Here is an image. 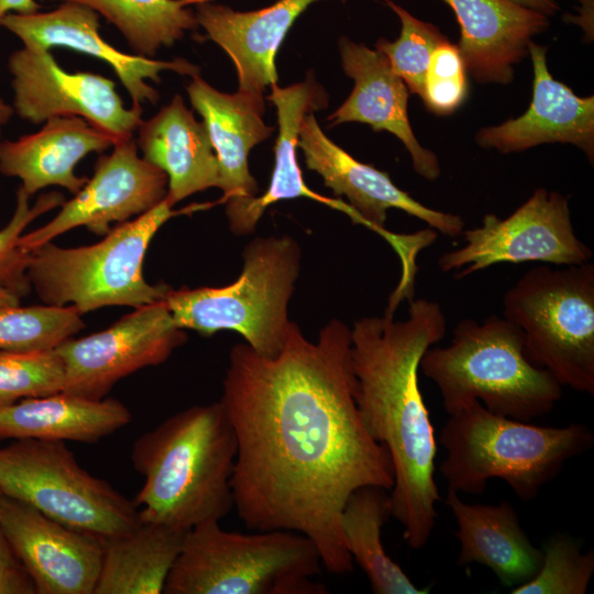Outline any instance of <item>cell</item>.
I'll return each mask as SVG.
<instances>
[{
	"mask_svg": "<svg viewBox=\"0 0 594 594\" xmlns=\"http://www.w3.org/2000/svg\"><path fill=\"white\" fill-rule=\"evenodd\" d=\"M351 329L331 320L316 342L290 322L274 358L246 343L229 353L220 403L237 438L233 508L250 529L309 538L331 574L353 571L341 529L350 495L391 491L389 453L367 432L355 402Z\"/></svg>",
	"mask_w": 594,
	"mask_h": 594,
	"instance_id": "cell-1",
	"label": "cell"
},
{
	"mask_svg": "<svg viewBox=\"0 0 594 594\" xmlns=\"http://www.w3.org/2000/svg\"><path fill=\"white\" fill-rule=\"evenodd\" d=\"M446 332L440 304L426 298L410 302L405 320L385 312L363 317L351 329L356 406L370 436L389 453L392 516L416 550L431 537L440 501L435 480L437 441L419 387V364Z\"/></svg>",
	"mask_w": 594,
	"mask_h": 594,
	"instance_id": "cell-2",
	"label": "cell"
},
{
	"mask_svg": "<svg viewBox=\"0 0 594 594\" xmlns=\"http://www.w3.org/2000/svg\"><path fill=\"white\" fill-rule=\"evenodd\" d=\"M237 438L220 402L195 405L139 437L134 469L144 479L140 520L187 531L220 521L233 508Z\"/></svg>",
	"mask_w": 594,
	"mask_h": 594,
	"instance_id": "cell-3",
	"label": "cell"
},
{
	"mask_svg": "<svg viewBox=\"0 0 594 594\" xmlns=\"http://www.w3.org/2000/svg\"><path fill=\"white\" fill-rule=\"evenodd\" d=\"M439 442L448 488L480 495L488 480L501 479L528 502L569 460L593 447L594 435L583 424L543 427L496 415L474 400L449 415Z\"/></svg>",
	"mask_w": 594,
	"mask_h": 594,
	"instance_id": "cell-4",
	"label": "cell"
},
{
	"mask_svg": "<svg viewBox=\"0 0 594 594\" xmlns=\"http://www.w3.org/2000/svg\"><path fill=\"white\" fill-rule=\"evenodd\" d=\"M519 327L495 314L482 322L463 319L448 346H431L419 370L438 387L451 415L479 400L493 414L531 421L549 414L562 385L524 351Z\"/></svg>",
	"mask_w": 594,
	"mask_h": 594,
	"instance_id": "cell-5",
	"label": "cell"
},
{
	"mask_svg": "<svg viewBox=\"0 0 594 594\" xmlns=\"http://www.w3.org/2000/svg\"><path fill=\"white\" fill-rule=\"evenodd\" d=\"M314 542L290 530L241 534L208 521L187 530L164 594H326Z\"/></svg>",
	"mask_w": 594,
	"mask_h": 594,
	"instance_id": "cell-6",
	"label": "cell"
},
{
	"mask_svg": "<svg viewBox=\"0 0 594 594\" xmlns=\"http://www.w3.org/2000/svg\"><path fill=\"white\" fill-rule=\"evenodd\" d=\"M165 198L150 211L119 223L91 245L51 242L31 251L28 277L44 305L74 306L84 315L109 307H141L165 299L170 286L143 276L147 248L158 229L179 213Z\"/></svg>",
	"mask_w": 594,
	"mask_h": 594,
	"instance_id": "cell-7",
	"label": "cell"
},
{
	"mask_svg": "<svg viewBox=\"0 0 594 594\" xmlns=\"http://www.w3.org/2000/svg\"><path fill=\"white\" fill-rule=\"evenodd\" d=\"M300 255L298 243L289 235L256 238L245 246L242 272L233 283L170 288L164 300L179 328L207 337L231 330L257 354L274 358L288 336V302Z\"/></svg>",
	"mask_w": 594,
	"mask_h": 594,
	"instance_id": "cell-8",
	"label": "cell"
},
{
	"mask_svg": "<svg viewBox=\"0 0 594 594\" xmlns=\"http://www.w3.org/2000/svg\"><path fill=\"white\" fill-rule=\"evenodd\" d=\"M504 317L520 328L525 355L562 386L594 395V265L526 272L504 295Z\"/></svg>",
	"mask_w": 594,
	"mask_h": 594,
	"instance_id": "cell-9",
	"label": "cell"
},
{
	"mask_svg": "<svg viewBox=\"0 0 594 594\" xmlns=\"http://www.w3.org/2000/svg\"><path fill=\"white\" fill-rule=\"evenodd\" d=\"M0 491L106 541L140 522L134 502L81 468L63 441L19 439L0 448Z\"/></svg>",
	"mask_w": 594,
	"mask_h": 594,
	"instance_id": "cell-10",
	"label": "cell"
},
{
	"mask_svg": "<svg viewBox=\"0 0 594 594\" xmlns=\"http://www.w3.org/2000/svg\"><path fill=\"white\" fill-rule=\"evenodd\" d=\"M464 245L438 258L442 273L462 279L501 263L542 262L560 266L590 262L592 250L573 228L568 199L538 188L512 215L483 217L479 227L463 230Z\"/></svg>",
	"mask_w": 594,
	"mask_h": 594,
	"instance_id": "cell-11",
	"label": "cell"
},
{
	"mask_svg": "<svg viewBox=\"0 0 594 594\" xmlns=\"http://www.w3.org/2000/svg\"><path fill=\"white\" fill-rule=\"evenodd\" d=\"M186 339L164 299L138 307L106 330L55 348L64 365L63 392L102 399L123 377L165 362Z\"/></svg>",
	"mask_w": 594,
	"mask_h": 594,
	"instance_id": "cell-12",
	"label": "cell"
},
{
	"mask_svg": "<svg viewBox=\"0 0 594 594\" xmlns=\"http://www.w3.org/2000/svg\"><path fill=\"white\" fill-rule=\"evenodd\" d=\"M9 69L13 75L14 111L32 123L77 116L117 142L133 138L143 121L141 106L124 108L112 80L91 73L65 72L50 50L24 45L10 56Z\"/></svg>",
	"mask_w": 594,
	"mask_h": 594,
	"instance_id": "cell-13",
	"label": "cell"
},
{
	"mask_svg": "<svg viewBox=\"0 0 594 594\" xmlns=\"http://www.w3.org/2000/svg\"><path fill=\"white\" fill-rule=\"evenodd\" d=\"M167 186V175L138 155L133 138L119 140L110 155L98 157L94 176L75 197L48 223L22 235L21 244L31 252L78 227L105 237L112 222L129 221L163 201Z\"/></svg>",
	"mask_w": 594,
	"mask_h": 594,
	"instance_id": "cell-14",
	"label": "cell"
},
{
	"mask_svg": "<svg viewBox=\"0 0 594 594\" xmlns=\"http://www.w3.org/2000/svg\"><path fill=\"white\" fill-rule=\"evenodd\" d=\"M1 525L35 594H94L106 540L3 495Z\"/></svg>",
	"mask_w": 594,
	"mask_h": 594,
	"instance_id": "cell-15",
	"label": "cell"
},
{
	"mask_svg": "<svg viewBox=\"0 0 594 594\" xmlns=\"http://www.w3.org/2000/svg\"><path fill=\"white\" fill-rule=\"evenodd\" d=\"M298 146L307 167L318 173L337 196L348 198L361 223L384 235L397 249L404 238L385 229L387 211L393 208L418 218L444 237H461L464 221L460 216L420 204L398 188L387 173L355 160L323 133L312 112L300 124Z\"/></svg>",
	"mask_w": 594,
	"mask_h": 594,
	"instance_id": "cell-16",
	"label": "cell"
},
{
	"mask_svg": "<svg viewBox=\"0 0 594 594\" xmlns=\"http://www.w3.org/2000/svg\"><path fill=\"white\" fill-rule=\"evenodd\" d=\"M24 45L46 50L68 47L108 63L128 90L132 106L155 105L158 92L146 80L160 82V74L172 70L179 75H199L200 68L185 58L160 61L120 52L99 35V14L75 2H62L56 9L41 13H8L1 22Z\"/></svg>",
	"mask_w": 594,
	"mask_h": 594,
	"instance_id": "cell-17",
	"label": "cell"
},
{
	"mask_svg": "<svg viewBox=\"0 0 594 594\" xmlns=\"http://www.w3.org/2000/svg\"><path fill=\"white\" fill-rule=\"evenodd\" d=\"M534 67L532 100L527 111L499 125L483 128L475 136L484 148L504 154L521 152L543 143H570L594 158V98L576 96L554 79L547 66V48L528 45Z\"/></svg>",
	"mask_w": 594,
	"mask_h": 594,
	"instance_id": "cell-18",
	"label": "cell"
},
{
	"mask_svg": "<svg viewBox=\"0 0 594 594\" xmlns=\"http://www.w3.org/2000/svg\"><path fill=\"white\" fill-rule=\"evenodd\" d=\"M344 73L354 80L346 100L328 117L330 127L361 122L374 131H388L408 150L415 172L427 180H436L440 164L436 154L417 141L408 119L409 90L393 70L387 56L346 37L339 40Z\"/></svg>",
	"mask_w": 594,
	"mask_h": 594,
	"instance_id": "cell-19",
	"label": "cell"
},
{
	"mask_svg": "<svg viewBox=\"0 0 594 594\" xmlns=\"http://www.w3.org/2000/svg\"><path fill=\"white\" fill-rule=\"evenodd\" d=\"M317 0H277L253 11H235L212 1L197 3L196 19L207 37L231 58L239 91L263 96L277 84L275 56L297 18Z\"/></svg>",
	"mask_w": 594,
	"mask_h": 594,
	"instance_id": "cell-20",
	"label": "cell"
},
{
	"mask_svg": "<svg viewBox=\"0 0 594 594\" xmlns=\"http://www.w3.org/2000/svg\"><path fill=\"white\" fill-rule=\"evenodd\" d=\"M187 92L202 117L219 164V188L226 206L256 197L257 183L248 164L250 151L274 131L263 121V96L243 91L226 94L199 75L191 77Z\"/></svg>",
	"mask_w": 594,
	"mask_h": 594,
	"instance_id": "cell-21",
	"label": "cell"
},
{
	"mask_svg": "<svg viewBox=\"0 0 594 594\" xmlns=\"http://www.w3.org/2000/svg\"><path fill=\"white\" fill-rule=\"evenodd\" d=\"M460 25L459 50L480 84H509L514 65L532 37L549 26L548 15L510 0H442Z\"/></svg>",
	"mask_w": 594,
	"mask_h": 594,
	"instance_id": "cell-22",
	"label": "cell"
},
{
	"mask_svg": "<svg viewBox=\"0 0 594 594\" xmlns=\"http://www.w3.org/2000/svg\"><path fill=\"white\" fill-rule=\"evenodd\" d=\"M267 99L276 107L279 133L274 146L275 165L267 190L233 206H226V213L232 232L237 235L252 233L266 208L277 201L306 197L324 204L350 216L354 222L360 218L352 207L339 199H332L311 190L304 182L298 165L296 148L304 118L316 110L326 108L328 97L312 76L298 84L282 88L274 84Z\"/></svg>",
	"mask_w": 594,
	"mask_h": 594,
	"instance_id": "cell-23",
	"label": "cell"
},
{
	"mask_svg": "<svg viewBox=\"0 0 594 594\" xmlns=\"http://www.w3.org/2000/svg\"><path fill=\"white\" fill-rule=\"evenodd\" d=\"M116 140L77 116L48 119L44 127L16 141L0 142V173L19 177L29 195L52 185L77 194L88 178L75 166L91 152H103Z\"/></svg>",
	"mask_w": 594,
	"mask_h": 594,
	"instance_id": "cell-24",
	"label": "cell"
},
{
	"mask_svg": "<svg viewBox=\"0 0 594 594\" xmlns=\"http://www.w3.org/2000/svg\"><path fill=\"white\" fill-rule=\"evenodd\" d=\"M446 505L451 509L461 543L458 565L477 563L490 568L501 584L510 590L529 582L542 563L541 548L532 544L507 502L498 505L468 504L448 488Z\"/></svg>",
	"mask_w": 594,
	"mask_h": 594,
	"instance_id": "cell-25",
	"label": "cell"
},
{
	"mask_svg": "<svg viewBox=\"0 0 594 594\" xmlns=\"http://www.w3.org/2000/svg\"><path fill=\"white\" fill-rule=\"evenodd\" d=\"M143 158L168 178L166 199L174 206L210 187H219V164L208 131L176 95L138 128Z\"/></svg>",
	"mask_w": 594,
	"mask_h": 594,
	"instance_id": "cell-26",
	"label": "cell"
},
{
	"mask_svg": "<svg viewBox=\"0 0 594 594\" xmlns=\"http://www.w3.org/2000/svg\"><path fill=\"white\" fill-rule=\"evenodd\" d=\"M131 419L129 408L117 399L58 392L0 405V439L94 443Z\"/></svg>",
	"mask_w": 594,
	"mask_h": 594,
	"instance_id": "cell-27",
	"label": "cell"
},
{
	"mask_svg": "<svg viewBox=\"0 0 594 594\" xmlns=\"http://www.w3.org/2000/svg\"><path fill=\"white\" fill-rule=\"evenodd\" d=\"M186 531L142 521L105 542L94 594H160L175 563Z\"/></svg>",
	"mask_w": 594,
	"mask_h": 594,
	"instance_id": "cell-28",
	"label": "cell"
},
{
	"mask_svg": "<svg viewBox=\"0 0 594 594\" xmlns=\"http://www.w3.org/2000/svg\"><path fill=\"white\" fill-rule=\"evenodd\" d=\"M392 516L388 490L363 486L348 498L341 514L345 548L365 573L375 594H426L387 554L382 542V528Z\"/></svg>",
	"mask_w": 594,
	"mask_h": 594,
	"instance_id": "cell-29",
	"label": "cell"
},
{
	"mask_svg": "<svg viewBox=\"0 0 594 594\" xmlns=\"http://www.w3.org/2000/svg\"><path fill=\"white\" fill-rule=\"evenodd\" d=\"M86 6L123 34L136 55L153 57L199 25L189 6L213 0H56Z\"/></svg>",
	"mask_w": 594,
	"mask_h": 594,
	"instance_id": "cell-30",
	"label": "cell"
},
{
	"mask_svg": "<svg viewBox=\"0 0 594 594\" xmlns=\"http://www.w3.org/2000/svg\"><path fill=\"white\" fill-rule=\"evenodd\" d=\"M74 306L0 307V351L52 350L85 328Z\"/></svg>",
	"mask_w": 594,
	"mask_h": 594,
	"instance_id": "cell-31",
	"label": "cell"
},
{
	"mask_svg": "<svg viewBox=\"0 0 594 594\" xmlns=\"http://www.w3.org/2000/svg\"><path fill=\"white\" fill-rule=\"evenodd\" d=\"M542 563L527 583L512 594H585L594 574L593 549L583 553L580 543L565 534H554L541 547Z\"/></svg>",
	"mask_w": 594,
	"mask_h": 594,
	"instance_id": "cell-32",
	"label": "cell"
},
{
	"mask_svg": "<svg viewBox=\"0 0 594 594\" xmlns=\"http://www.w3.org/2000/svg\"><path fill=\"white\" fill-rule=\"evenodd\" d=\"M383 1L399 18L402 31L396 41L380 38L375 47L387 56L393 70L404 80L409 92L421 97L431 54L448 38L437 26L417 19L394 1Z\"/></svg>",
	"mask_w": 594,
	"mask_h": 594,
	"instance_id": "cell-33",
	"label": "cell"
},
{
	"mask_svg": "<svg viewBox=\"0 0 594 594\" xmlns=\"http://www.w3.org/2000/svg\"><path fill=\"white\" fill-rule=\"evenodd\" d=\"M65 373L55 351H0V405L63 392Z\"/></svg>",
	"mask_w": 594,
	"mask_h": 594,
	"instance_id": "cell-34",
	"label": "cell"
},
{
	"mask_svg": "<svg viewBox=\"0 0 594 594\" xmlns=\"http://www.w3.org/2000/svg\"><path fill=\"white\" fill-rule=\"evenodd\" d=\"M30 196L20 187L16 194V208L10 222L0 230V286L25 297L32 287L28 277L31 252L21 244L23 230L38 216L62 206L64 196L53 191L38 197L33 207Z\"/></svg>",
	"mask_w": 594,
	"mask_h": 594,
	"instance_id": "cell-35",
	"label": "cell"
},
{
	"mask_svg": "<svg viewBox=\"0 0 594 594\" xmlns=\"http://www.w3.org/2000/svg\"><path fill=\"white\" fill-rule=\"evenodd\" d=\"M466 66L458 45L449 40L431 54L421 99L427 109L446 116L455 111L468 97Z\"/></svg>",
	"mask_w": 594,
	"mask_h": 594,
	"instance_id": "cell-36",
	"label": "cell"
},
{
	"mask_svg": "<svg viewBox=\"0 0 594 594\" xmlns=\"http://www.w3.org/2000/svg\"><path fill=\"white\" fill-rule=\"evenodd\" d=\"M3 497L0 491V504ZM0 594H35L34 585L12 552L0 518Z\"/></svg>",
	"mask_w": 594,
	"mask_h": 594,
	"instance_id": "cell-37",
	"label": "cell"
},
{
	"mask_svg": "<svg viewBox=\"0 0 594 594\" xmlns=\"http://www.w3.org/2000/svg\"><path fill=\"white\" fill-rule=\"evenodd\" d=\"M40 9L41 6L35 0H0V22L12 11L19 14H33Z\"/></svg>",
	"mask_w": 594,
	"mask_h": 594,
	"instance_id": "cell-38",
	"label": "cell"
},
{
	"mask_svg": "<svg viewBox=\"0 0 594 594\" xmlns=\"http://www.w3.org/2000/svg\"><path fill=\"white\" fill-rule=\"evenodd\" d=\"M520 6L541 12L546 15H552L559 10L554 0H510Z\"/></svg>",
	"mask_w": 594,
	"mask_h": 594,
	"instance_id": "cell-39",
	"label": "cell"
},
{
	"mask_svg": "<svg viewBox=\"0 0 594 594\" xmlns=\"http://www.w3.org/2000/svg\"><path fill=\"white\" fill-rule=\"evenodd\" d=\"M20 297L11 290L0 286V307L20 305Z\"/></svg>",
	"mask_w": 594,
	"mask_h": 594,
	"instance_id": "cell-40",
	"label": "cell"
},
{
	"mask_svg": "<svg viewBox=\"0 0 594 594\" xmlns=\"http://www.w3.org/2000/svg\"><path fill=\"white\" fill-rule=\"evenodd\" d=\"M13 113H14V108L6 103L0 98V138H1L2 127L10 120Z\"/></svg>",
	"mask_w": 594,
	"mask_h": 594,
	"instance_id": "cell-41",
	"label": "cell"
}]
</instances>
